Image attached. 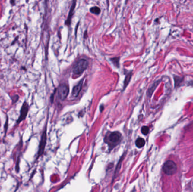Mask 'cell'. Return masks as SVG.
Wrapping results in <instances>:
<instances>
[{
    "mask_svg": "<svg viewBox=\"0 0 193 192\" xmlns=\"http://www.w3.org/2000/svg\"><path fill=\"white\" fill-rule=\"evenodd\" d=\"M145 144V140L143 138H139L136 141V145L137 147H138V148H141L142 147H143Z\"/></svg>",
    "mask_w": 193,
    "mask_h": 192,
    "instance_id": "cell-8",
    "label": "cell"
},
{
    "mask_svg": "<svg viewBox=\"0 0 193 192\" xmlns=\"http://www.w3.org/2000/svg\"><path fill=\"white\" fill-rule=\"evenodd\" d=\"M90 10L91 13L94 14H97L98 15V14H99L101 13V10L98 7H96V6L93 7L90 9Z\"/></svg>",
    "mask_w": 193,
    "mask_h": 192,
    "instance_id": "cell-10",
    "label": "cell"
},
{
    "mask_svg": "<svg viewBox=\"0 0 193 192\" xmlns=\"http://www.w3.org/2000/svg\"><path fill=\"white\" fill-rule=\"evenodd\" d=\"M83 83V81L81 80L76 86H75V87H74L72 94V95L74 97H77L79 95V93L82 88Z\"/></svg>",
    "mask_w": 193,
    "mask_h": 192,
    "instance_id": "cell-7",
    "label": "cell"
},
{
    "mask_svg": "<svg viewBox=\"0 0 193 192\" xmlns=\"http://www.w3.org/2000/svg\"><path fill=\"white\" fill-rule=\"evenodd\" d=\"M174 79H175V81L176 86H179L181 83L182 82V79L180 78L179 77H177V76L175 77Z\"/></svg>",
    "mask_w": 193,
    "mask_h": 192,
    "instance_id": "cell-11",
    "label": "cell"
},
{
    "mask_svg": "<svg viewBox=\"0 0 193 192\" xmlns=\"http://www.w3.org/2000/svg\"><path fill=\"white\" fill-rule=\"evenodd\" d=\"M122 135L118 131L110 132L108 135L106 136L105 141L106 143L108 145L109 150H112L118 145L120 141Z\"/></svg>",
    "mask_w": 193,
    "mask_h": 192,
    "instance_id": "cell-1",
    "label": "cell"
},
{
    "mask_svg": "<svg viewBox=\"0 0 193 192\" xmlns=\"http://www.w3.org/2000/svg\"><path fill=\"white\" fill-rule=\"evenodd\" d=\"M131 76H132V73H131L130 74H128L127 77H125V79L124 81V87H126L127 86L129 82V81L131 79Z\"/></svg>",
    "mask_w": 193,
    "mask_h": 192,
    "instance_id": "cell-12",
    "label": "cell"
},
{
    "mask_svg": "<svg viewBox=\"0 0 193 192\" xmlns=\"http://www.w3.org/2000/svg\"><path fill=\"white\" fill-rule=\"evenodd\" d=\"M88 67V62L85 59H81L74 66L73 72L74 74L79 75L83 73Z\"/></svg>",
    "mask_w": 193,
    "mask_h": 192,
    "instance_id": "cell-3",
    "label": "cell"
},
{
    "mask_svg": "<svg viewBox=\"0 0 193 192\" xmlns=\"http://www.w3.org/2000/svg\"><path fill=\"white\" fill-rule=\"evenodd\" d=\"M46 139H47V136H46V130L45 129L44 132L41 135V138L40 142L39 148V152H38V156L39 157L41 156L44 152L45 146L46 144Z\"/></svg>",
    "mask_w": 193,
    "mask_h": 192,
    "instance_id": "cell-5",
    "label": "cell"
},
{
    "mask_svg": "<svg viewBox=\"0 0 193 192\" xmlns=\"http://www.w3.org/2000/svg\"><path fill=\"white\" fill-rule=\"evenodd\" d=\"M18 99H19V96H18V95H14V96L11 98V99H12V101H13V103H16V102L18 101Z\"/></svg>",
    "mask_w": 193,
    "mask_h": 192,
    "instance_id": "cell-14",
    "label": "cell"
},
{
    "mask_svg": "<svg viewBox=\"0 0 193 192\" xmlns=\"http://www.w3.org/2000/svg\"><path fill=\"white\" fill-rule=\"evenodd\" d=\"M29 111V105L26 101H24L22 105L21 109L20 111V115L17 121V124H19L21 122L23 121L27 117Z\"/></svg>",
    "mask_w": 193,
    "mask_h": 192,
    "instance_id": "cell-4",
    "label": "cell"
},
{
    "mask_svg": "<svg viewBox=\"0 0 193 192\" xmlns=\"http://www.w3.org/2000/svg\"><path fill=\"white\" fill-rule=\"evenodd\" d=\"M163 170L167 175H172L175 174L177 171V166L172 161H168L165 162L163 167Z\"/></svg>",
    "mask_w": 193,
    "mask_h": 192,
    "instance_id": "cell-2",
    "label": "cell"
},
{
    "mask_svg": "<svg viewBox=\"0 0 193 192\" xmlns=\"http://www.w3.org/2000/svg\"><path fill=\"white\" fill-rule=\"evenodd\" d=\"M132 192H134V190H132Z\"/></svg>",
    "mask_w": 193,
    "mask_h": 192,
    "instance_id": "cell-15",
    "label": "cell"
},
{
    "mask_svg": "<svg viewBox=\"0 0 193 192\" xmlns=\"http://www.w3.org/2000/svg\"><path fill=\"white\" fill-rule=\"evenodd\" d=\"M141 132L144 135H147L149 132V128L147 126H143L141 129Z\"/></svg>",
    "mask_w": 193,
    "mask_h": 192,
    "instance_id": "cell-13",
    "label": "cell"
},
{
    "mask_svg": "<svg viewBox=\"0 0 193 192\" xmlns=\"http://www.w3.org/2000/svg\"><path fill=\"white\" fill-rule=\"evenodd\" d=\"M69 93V88L66 85H61L58 89V97L61 100H65Z\"/></svg>",
    "mask_w": 193,
    "mask_h": 192,
    "instance_id": "cell-6",
    "label": "cell"
},
{
    "mask_svg": "<svg viewBox=\"0 0 193 192\" xmlns=\"http://www.w3.org/2000/svg\"><path fill=\"white\" fill-rule=\"evenodd\" d=\"M75 3H76V2H74L73 3V4H72V6H71L70 11V13H69V15H68V19H67V21H66V24H69L70 23L71 17H72V14H73L74 9V8H75Z\"/></svg>",
    "mask_w": 193,
    "mask_h": 192,
    "instance_id": "cell-9",
    "label": "cell"
}]
</instances>
